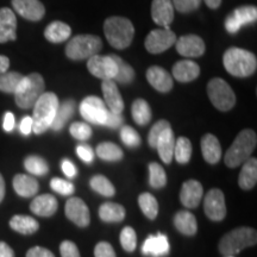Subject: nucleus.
Instances as JSON below:
<instances>
[{
  "label": "nucleus",
  "mask_w": 257,
  "mask_h": 257,
  "mask_svg": "<svg viewBox=\"0 0 257 257\" xmlns=\"http://www.w3.org/2000/svg\"><path fill=\"white\" fill-rule=\"evenodd\" d=\"M176 42V35L170 29H156L146 38V49L152 54H161L168 50Z\"/></svg>",
  "instance_id": "10"
},
{
  "label": "nucleus",
  "mask_w": 257,
  "mask_h": 257,
  "mask_svg": "<svg viewBox=\"0 0 257 257\" xmlns=\"http://www.w3.org/2000/svg\"><path fill=\"white\" fill-rule=\"evenodd\" d=\"M223 64L231 75L236 78H248L256 72L257 60L250 51L233 47L225 51Z\"/></svg>",
  "instance_id": "2"
},
{
  "label": "nucleus",
  "mask_w": 257,
  "mask_h": 257,
  "mask_svg": "<svg viewBox=\"0 0 257 257\" xmlns=\"http://www.w3.org/2000/svg\"><path fill=\"white\" fill-rule=\"evenodd\" d=\"M205 4H206L210 9H218L221 4V0H205Z\"/></svg>",
  "instance_id": "60"
},
{
  "label": "nucleus",
  "mask_w": 257,
  "mask_h": 257,
  "mask_svg": "<svg viewBox=\"0 0 257 257\" xmlns=\"http://www.w3.org/2000/svg\"><path fill=\"white\" fill-rule=\"evenodd\" d=\"M101 88L107 110L114 113H121L124 110V101L117 87V82H114L113 80H104Z\"/></svg>",
  "instance_id": "16"
},
{
  "label": "nucleus",
  "mask_w": 257,
  "mask_h": 257,
  "mask_svg": "<svg viewBox=\"0 0 257 257\" xmlns=\"http://www.w3.org/2000/svg\"><path fill=\"white\" fill-rule=\"evenodd\" d=\"M104 32L112 47L115 49H125L133 42L135 28L127 18L110 17L104 23Z\"/></svg>",
  "instance_id": "4"
},
{
  "label": "nucleus",
  "mask_w": 257,
  "mask_h": 257,
  "mask_svg": "<svg viewBox=\"0 0 257 257\" xmlns=\"http://www.w3.org/2000/svg\"><path fill=\"white\" fill-rule=\"evenodd\" d=\"M240 28L242 27H240L239 23L236 21V18L232 15L227 16L226 21H225V29H226V31L229 34H236V32L239 31Z\"/></svg>",
  "instance_id": "54"
},
{
  "label": "nucleus",
  "mask_w": 257,
  "mask_h": 257,
  "mask_svg": "<svg viewBox=\"0 0 257 257\" xmlns=\"http://www.w3.org/2000/svg\"><path fill=\"white\" fill-rule=\"evenodd\" d=\"M107 112L105 102L98 96H87L80 105V113L83 119L95 125H104Z\"/></svg>",
  "instance_id": "9"
},
{
  "label": "nucleus",
  "mask_w": 257,
  "mask_h": 257,
  "mask_svg": "<svg viewBox=\"0 0 257 257\" xmlns=\"http://www.w3.org/2000/svg\"><path fill=\"white\" fill-rule=\"evenodd\" d=\"M124 123V118L121 117L120 113H114V112L108 111L107 115H106V120L104 125L111 128H118L120 127Z\"/></svg>",
  "instance_id": "51"
},
{
  "label": "nucleus",
  "mask_w": 257,
  "mask_h": 257,
  "mask_svg": "<svg viewBox=\"0 0 257 257\" xmlns=\"http://www.w3.org/2000/svg\"><path fill=\"white\" fill-rule=\"evenodd\" d=\"M99 217L106 223H118L125 218V208L114 202H105L99 208Z\"/></svg>",
  "instance_id": "31"
},
{
  "label": "nucleus",
  "mask_w": 257,
  "mask_h": 257,
  "mask_svg": "<svg viewBox=\"0 0 257 257\" xmlns=\"http://www.w3.org/2000/svg\"><path fill=\"white\" fill-rule=\"evenodd\" d=\"M17 18L11 9H0V43L15 41L17 38Z\"/></svg>",
  "instance_id": "21"
},
{
  "label": "nucleus",
  "mask_w": 257,
  "mask_h": 257,
  "mask_svg": "<svg viewBox=\"0 0 257 257\" xmlns=\"http://www.w3.org/2000/svg\"><path fill=\"white\" fill-rule=\"evenodd\" d=\"M169 249L168 237L163 233H156L146 239L142 246V252L146 256L163 257L168 255Z\"/></svg>",
  "instance_id": "20"
},
{
  "label": "nucleus",
  "mask_w": 257,
  "mask_h": 257,
  "mask_svg": "<svg viewBox=\"0 0 257 257\" xmlns=\"http://www.w3.org/2000/svg\"><path fill=\"white\" fill-rule=\"evenodd\" d=\"M27 257H55L50 250L42 246H34L27 252Z\"/></svg>",
  "instance_id": "53"
},
{
  "label": "nucleus",
  "mask_w": 257,
  "mask_h": 257,
  "mask_svg": "<svg viewBox=\"0 0 257 257\" xmlns=\"http://www.w3.org/2000/svg\"><path fill=\"white\" fill-rule=\"evenodd\" d=\"M74 112H75V101L72 99H67V100L60 102L50 127L54 131H60L67 124V121L73 117Z\"/></svg>",
  "instance_id": "27"
},
{
  "label": "nucleus",
  "mask_w": 257,
  "mask_h": 257,
  "mask_svg": "<svg viewBox=\"0 0 257 257\" xmlns=\"http://www.w3.org/2000/svg\"><path fill=\"white\" fill-rule=\"evenodd\" d=\"M147 80L156 91L167 93L174 86L172 75L162 67L153 66L147 70Z\"/></svg>",
  "instance_id": "19"
},
{
  "label": "nucleus",
  "mask_w": 257,
  "mask_h": 257,
  "mask_svg": "<svg viewBox=\"0 0 257 257\" xmlns=\"http://www.w3.org/2000/svg\"><path fill=\"white\" fill-rule=\"evenodd\" d=\"M23 78L24 75L17 72H6L0 74V91L15 94Z\"/></svg>",
  "instance_id": "33"
},
{
  "label": "nucleus",
  "mask_w": 257,
  "mask_h": 257,
  "mask_svg": "<svg viewBox=\"0 0 257 257\" xmlns=\"http://www.w3.org/2000/svg\"><path fill=\"white\" fill-rule=\"evenodd\" d=\"M32 118L29 117H24L23 119H22L21 124H19V130H21V133L25 135V136H28V135H30L32 133Z\"/></svg>",
  "instance_id": "57"
},
{
  "label": "nucleus",
  "mask_w": 257,
  "mask_h": 257,
  "mask_svg": "<svg viewBox=\"0 0 257 257\" xmlns=\"http://www.w3.org/2000/svg\"><path fill=\"white\" fill-rule=\"evenodd\" d=\"M89 185H91L93 191L99 193V194L104 195V197L111 198L113 197L115 193V189L113 187V185L111 184L110 180L102 175L93 176L91 181H89Z\"/></svg>",
  "instance_id": "40"
},
{
  "label": "nucleus",
  "mask_w": 257,
  "mask_h": 257,
  "mask_svg": "<svg viewBox=\"0 0 257 257\" xmlns=\"http://www.w3.org/2000/svg\"><path fill=\"white\" fill-rule=\"evenodd\" d=\"M16 126V118L12 112H6L4 115V121H3V127L6 133H11Z\"/></svg>",
  "instance_id": "56"
},
{
  "label": "nucleus",
  "mask_w": 257,
  "mask_h": 257,
  "mask_svg": "<svg viewBox=\"0 0 257 257\" xmlns=\"http://www.w3.org/2000/svg\"><path fill=\"white\" fill-rule=\"evenodd\" d=\"M120 138L125 146L136 148L141 144V137L137 131L131 126H123L120 130Z\"/></svg>",
  "instance_id": "45"
},
{
  "label": "nucleus",
  "mask_w": 257,
  "mask_h": 257,
  "mask_svg": "<svg viewBox=\"0 0 257 257\" xmlns=\"http://www.w3.org/2000/svg\"><path fill=\"white\" fill-rule=\"evenodd\" d=\"M236 18L240 27L255 23L257 19V9L255 6H242V8L236 9L231 14Z\"/></svg>",
  "instance_id": "41"
},
{
  "label": "nucleus",
  "mask_w": 257,
  "mask_h": 257,
  "mask_svg": "<svg viewBox=\"0 0 257 257\" xmlns=\"http://www.w3.org/2000/svg\"><path fill=\"white\" fill-rule=\"evenodd\" d=\"M256 242V230L246 226L237 227L220 239L219 251L224 256H234L243 249L255 245Z\"/></svg>",
  "instance_id": "6"
},
{
  "label": "nucleus",
  "mask_w": 257,
  "mask_h": 257,
  "mask_svg": "<svg viewBox=\"0 0 257 257\" xmlns=\"http://www.w3.org/2000/svg\"><path fill=\"white\" fill-rule=\"evenodd\" d=\"M192 156V143L188 138L180 137L175 142L174 157L181 165H186L189 162Z\"/></svg>",
  "instance_id": "38"
},
{
  "label": "nucleus",
  "mask_w": 257,
  "mask_h": 257,
  "mask_svg": "<svg viewBox=\"0 0 257 257\" xmlns=\"http://www.w3.org/2000/svg\"><path fill=\"white\" fill-rule=\"evenodd\" d=\"M50 187L53 188V191H55L56 193L62 195H70L74 193V185L72 182L60 178H54L51 180Z\"/></svg>",
  "instance_id": "48"
},
{
  "label": "nucleus",
  "mask_w": 257,
  "mask_h": 257,
  "mask_svg": "<svg viewBox=\"0 0 257 257\" xmlns=\"http://www.w3.org/2000/svg\"><path fill=\"white\" fill-rule=\"evenodd\" d=\"M256 143L257 137L255 131L250 130V128L240 131L236 140L233 141L232 146L225 154V165L230 168H236V167L243 165L246 160L250 159V155L256 148Z\"/></svg>",
  "instance_id": "3"
},
{
  "label": "nucleus",
  "mask_w": 257,
  "mask_h": 257,
  "mask_svg": "<svg viewBox=\"0 0 257 257\" xmlns=\"http://www.w3.org/2000/svg\"><path fill=\"white\" fill-rule=\"evenodd\" d=\"M205 214L211 220L220 221L226 216V205L223 192L218 188H213L205 195L204 200Z\"/></svg>",
  "instance_id": "12"
},
{
  "label": "nucleus",
  "mask_w": 257,
  "mask_h": 257,
  "mask_svg": "<svg viewBox=\"0 0 257 257\" xmlns=\"http://www.w3.org/2000/svg\"><path fill=\"white\" fill-rule=\"evenodd\" d=\"M131 112H133V118L138 125H146L152 119V110L150 106L144 99H137L134 101L133 107H131Z\"/></svg>",
  "instance_id": "34"
},
{
  "label": "nucleus",
  "mask_w": 257,
  "mask_h": 257,
  "mask_svg": "<svg viewBox=\"0 0 257 257\" xmlns=\"http://www.w3.org/2000/svg\"><path fill=\"white\" fill-rule=\"evenodd\" d=\"M174 225L180 232L186 236H194L198 231V224L194 214L188 211H180L174 217Z\"/></svg>",
  "instance_id": "29"
},
{
  "label": "nucleus",
  "mask_w": 257,
  "mask_h": 257,
  "mask_svg": "<svg viewBox=\"0 0 257 257\" xmlns=\"http://www.w3.org/2000/svg\"><path fill=\"white\" fill-rule=\"evenodd\" d=\"M12 6L19 16L28 21L38 22L46 14L44 5L40 0H12Z\"/></svg>",
  "instance_id": "14"
},
{
  "label": "nucleus",
  "mask_w": 257,
  "mask_h": 257,
  "mask_svg": "<svg viewBox=\"0 0 257 257\" xmlns=\"http://www.w3.org/2000/svg\"><path fill=\"white\" fill-rule=\"evenodd\" d=\"M138 204H140L141 210L143 213L149 218V219H155L159 214V202L154 195L150 193H143L138 198Z\"/></svg>",
  "instance_id": "37"
},
{
  "label": "nucleus",
  "mask_w": 257,
  "mask_h": 257,
  "mask_svg": "<svg viewBox=\"0 0 257 257\" xmlns=\"http://www.w3.org/2000/svg\"><path fill=\"white\" fill-rule=\"evenodd\" d=\"M14 188L21 197L31 198L38 192V182L30 175L18 174L14 179Z\"/></svg>",
  "instance_id": "28"
},
{
  "label": "nucleus",
  "mask_w": 257,
  "mask_h": 257,
  "mask_svg": "<svg viewBox=\"0 0 257 257\" xmlns=\"http://www.w3.org/2000/svg\"><path fill=\"white\" fill-rule=\"evenodd\" d=\"M149 184L153 188H162L167 184V175L165 169L159 163L153 162L149 165Z\"/></svg>",
  "instance_id": "42"
},
{
  "label": "nucleus",
  "mask_w": 257,
  "mask_h": 257,
  "mask_svg": "<svg viewBox=\"0 0 257 257\" xmlns=\"http://www.w3.org/2000/svg\"><path fill=\"white\" fill-rule=\"evenodd\" d=\"M199 74L200 67L191 60L179 61L173 67V76L179 82H191L198 78Z\"/></svg>",
  "instance_id": "22"
},
{
  "label": "nucleus",
  "mask_w": 257,
  "mask_h": 257,
  "mask_svg": "<svg viewBox=\"0 0 257 257\" xmlns=\"http://www.w3.org/2000/svg\"><path fill=\"white\" fill-rule=\"evenodd\" d=\"M60 252L62 257H80L78 246L70 240H64L60 245Z\"/></svg>",
  "instance_id": "49"
},
{
  "label": "nucleus",
  "mask_w": 257,
  "mask_h": 257,
  "mask_svg": "<svg viewBox=\"0 0 257 257\" xmlns=\"http://www.w3.org/2000/svg\"><path fill=\"white\" fill-rule=\"evenodd\" d=\"M152 17L157 25L168 28L174 21V6L172 0H153Z\"/></svg>",
  "instance_id": "18"
},
{
  "label": "nucleus",
  "mask_w": 257,
  "mask_h": 257,
  "mask_svg": "<svg viewBox=\"0 0 257 257\" xmlns=\"http://www.w3.org/2000/svg\"><path fill=\"white\" fill-rule=\"evenodd\" d=\"M225 257H233V256H225Z\"/></svg>",
  "instance_id": "62"
},
{
  "label": "nucleus",
  "mask_w": 257,
  "mask_h": 257,
  "mask_svg": "<svg viewBox=\"0 0 257 257\" xmlns=\"http://www.w3.org/2000/svg\"><path fill=\"white\" fill-rule=\"evenodd\" d=\"M24 167L30 174L37 175V176L46 175L48 170H49V166H48L47 161L42 159L40 156H35V155L28 156L27 159H25Z\"/></svg>",
  "instance_id": "39"
},
{
  "label": "nucleus",
  "mask_w": 257,
  "mask_h": 257,
  "mask_svg": "<svg viewBox=\"0 0 257 257\" xmlns=\"http://www.w3.org/2000/svg\"><path fill=\"white\" fill-rule=\"evenodd\" d=\"M0 257H15L14 250L5 242H0Z\"/></svg>",
  "instance_id": "58"
},
{
  "label": "nucleus",
  "mask_w": 257,
  "mask_h": 257,
  "mask_svg": "<svg viewBox=\"0 0 257 257\" xmlns=\"http://www.w3.org/2000/svg\"><path fill=\"white\" fill-rule=\"evenodd\" d=\"M59 98L55 93L44 92L40 99L34 105V114H32V131L41 135L50 128L55 118L57 107H59Z\"/></svg>",
  "instance_id": "1"
},
{
  "label": "nucleus",
  "mask_w": 257,
  "mask_h": 257,
  "mask_svg": "<svg viewBox=\"0 0 257 257\" xmlns=\"http://www.w3.org/2000/svg\"><path fill=\"white\" fill-rule=\"evenodd\" d=\"M87 68L95 78L104 80H113L117 75V63L112 55L100 56L94 55L87 61Z\"/></svg>",
  "instance_id": "11"
},
{
  "label": "nucleus",
  "mask_w": 257,
  "mask_h": 257,
  "mask_svg": "<svg viewBox=\"0 0 257 257\" xmlns=\"http://www.w3.org/2000/svg\"><path fill=\"white\" fill-rule=\"evenodd\" d=\"M10 67V60L4 55H0V74L8 72Z\"/></svg>",
  "instance_id": "59"
},
{
  "label": "nucleus",
  "mask_w": 257,
  "mask_h": 257,
  "mask_svg": "<svg viewBox=\"0 0 257 257\" xmlns=\"http://www.w3.org/2000/svg\"><path fill=\"white\" fill-rule=\"evenodd\" d=\"M208 98L219 111H230L236 104V95L226 81L220 78L212 79L207 85Z\"/></svg>",
  "instance_id": "8"
},
{
  "label": "nucleus",
  "mask_w": 257,
  "mask_h": 257,
  "mask_svg": "<svg viewBox=\"0 0 257 257\" xmlns=\"http://www.w3.org/2000/svg\"><path fill=\"white\" fill-rule=\"evenodd\" d=\"M76 154L86 163H91L94 160V153H93L92 148L87 144H80V146L76 147Z\"/></svg>",
  "instance_id": "52"
},
{
  "label": "nucleus",
  "mask_w": 257,
  "mask_h": 257,
  "mask_svg": "<svg viewBox=\"0 0 257 257\" xmlns=\"http://www.w3.org/2000/svg\"><path fill=\"white\" fill-rule=\"evenodd\" d=\"M44 88H46V83L41 74L31 73L24 76L15 93L18 107L24 108V110L34 107L40 96L44 93Z\"/></svg>",
  "instance_id": "5"
},
{
  "label": "nucleus",
  "mask_w": 257,
  "mask_h": 257,
  "mask_svg": "<svg viewBox=\"0 0 257 257\" xmlns=\"http://www.w3.org/2000/svg\"><path fill=\"white\" fill-rule=\"evenodd\" d=\"M115 63H117V75L114 76L113 81L119 83H130L134 81L136 73L130 64H127L124 60H121L119 56L112 55Z\"/></svg>",
  "instance_id": "36"
},
{
  "label": "nucleus",
  "mask_w": 257,
  "mask_h": 257,
  "mask_svg": "<svg viewBox=\"0 0 257 257\" xmlns=\"http://www.w3.org/2000/svg\"><path fill=\"white\" fill-rule=\"evenodd\" d=\"M96 155L101 160L108 162H115L123 159V150L117 144L111 142H104L96 147Z\"/></svg>",
  "instance_id": "35"
},
{
  "label": "nucleus",
  "mask_w": 257,
  "mask_h": 257,
  "mask_svg": "<svg viewBox=\"0 0 257 257\" xmlns=\"http://www.w3.org/2000/svg\"><path fill=\"white\" fill-rule=\"evenodd\" d=\"M69 133L72 136L78 141H88L92 136V128L88 124L86 123H80V121H75L70 125Z\"/></svg>",
  "instance_id": "44"
},
{
  "label": "nucleus",
  "mask_w": 257,
  "mask_h": 257,
  "mask_svg": "<svg viewBox=\"0 0 257 257\" xmlns=\"http://www.w3.org/2000/svg\"><path fill=\"white\" fill-rule=\"evenodd\" d=\"M94 256L95 257H117L113 248L110 243L107 242H100L95 245L94 249Z\"/></svg>",
  "instance_id": "50"
},
{
  "label": "nucleus",
  "mask_w": 257,
  "mask_h": 257,
  "mask_svg": "<svg viewBox=\"0 0 257 257\" xmlns=\"http://www.w3.org/2000/svg\"><path fill=\"white\" fill-rule=\"evenodd\" d=\"M204 189L202 186L197 180H188L182 185L181 192H180V200L182 205L187 208H195L200 204Z\"/></svg>",
  "instance_id": "17"
},
{
  "label": "nucleus",
  "mask_w": 257,
  "mask_h": 257,
  "mask_svg": "<svg viewBox=\"0 0 257 257\" xmlns=\"http://www.w3.org/2000/svg\"><path fill=\"white\" fill-rule=\"evenodd\" d=\"M66 216L79 227H86L89 224V211L87 205L79 198H70L66 202Z\"/></svg>",
  "instance_id": "15"
},
{
  "label": "nucleus",
  "mask_w": 257,
  "mask_h": 257,
  "mask_svg": "<svg viewBox=\"0 0 257 257\" xmlns=\"http://www.w3.org/2000/svg\"><path fill=\"white\" fill-rule=\"evenodd\" d=\"M201 153L206 162L216 165L221 159V147L219 141L213 135L207 134L201 138Z\"/></svg>",
  "instance_id": "23"
},
{
  "label": "nucleus",
  "mask_w": 257,
  "mask_h": 257,
  "mask_svg": "<svg viewBox=\"0 0 257 257\" xmlns=\"http://www.w3.org/2000/svg\"><path fill=\"white\" fill-rule=\"evenodd\" d=\"M102 48V42L94 35H79L69 41L66 47V55L70 60L80 61L98 55Z\"/></svg>",
  "instance_id": "7"
},
{
  "label": "nucleus",
  "mask_w": 257,
  "mask_h": 257,
  "mask_svg": "<svg viewBox=\"0 0 257 257\" xmlns=\"http://www.w3.org/2000/svg\"><path fill=\"white\" fill-rule=\"evenodd\" d=\"M176 50L180 55L186 57H200L205 54L206 47L201 37L197 35H187L176 40Z\"/></svg>",
  "instance_id": "13"
},
{
  "label": "nucleus",
  "mask_w": 257,
  "mask_h": 257,
  "mask_svg": "<svg viewBox=\"0 0 257 257\" xmlns=\"http://www.w3.org/2000/svg\"><path fill=\"white\" fill-rule=\"evenodd\" d=\"M173 6L176 11L181 14H189L200 8L201 0H172Z\"/></svg>",
  "instance_id": "47"
},
{
  "label": "nucleus",
  "mask_w": 257,
  "mask_h": 257,
  "mask_svg": "<svg viewBox=\"0 0 257 257\" xmlns=\"http://www.w3.org/2000/svg\"><path fill=\"white\" fill-rule=\"evenodd\" d=\"M10 226H11L12 230L17 231V232L22 234H32L38 230L40 224H38L37 220H35L32 217L17 214V216L11 218V220H10Z\"/></svg>",
  "instance_id": "32"
},
{
  "label": "nucleus",
  "mask_w": 257,
  "mask_h": 257,
  "mask_svg": "<svg viewBox=\"0 0 257 257\" xmlns=\"http://www.w3.org/2000/svg\"><path fill=\"white\" fill-rule=\"evenodd\" d=\"M61 168H62L64 175H66L67 178L73 179L74 176L76 175V168H75V166H74L73 163L70 162L69 160L64 159V160L62 161V163H61Z\"/></svg>",
  "instance_id": "55"
},
{
  "label": "nucleus",
  "mask_w": 257,
  "mask_h": 257,
  "mask_svg": "<svg viewBox=\"0 0 257 257\" xmlns=\"http://www.w3.org/2000/svg\"><path fill=\"white\" fill-rule=\"evenodd\" d=\"M57 200L51 194H43L35 198L30 205V210L36 216L51 217L57 211Z\"/></svg>",
  "instance_id": "24"
},
{
  "label": "nucleus",
  "mask_w": 257,
  "mask_h": 257,
  "mask_svg": "<svg viewBox=\"0 0 257 257\" xmlns=\"http://www.w3.org/2000/svg\"><path fill=\"white\" fill-rule=\"evenodd\" d=\"M168 127H170V124L167 120H159L155 125H154L152 130H150L149 137H148V142H149L150 147H157V142H159V138L161 137V135L165 133V130H167Z\"/></svg>",
  "instance_id": "46"
},
{
  "label": "nucleus",
  "mask_w": 257,
  "mask_h": 257,
  "mask_svg": "<svg viewBox=\"0 0 257 257\" xmlns=\"http://www.w3.org/2000/svg\"><path fill=\"white\" fill-rule=\"evenodd\" d=\"M120 243L121 246L125 251L133 252L135 249H136L137 245V237H136V232L133 227L126 226L121 230L120 232Z\"/></svg>",
  "instance_id": "43"
},
{
  "label": "nucleus",
  "mask_w": 257,
  "mask_h": 257,
  "mask_svg": "<svg viewBox=\"0 0 257 257\" xmlns=\"http://www.w3.org/2000/svg\"><path fill=\"white\" fill-rule=\"evenodd\" d=\"M70 34H72V29L69 25L59 21L50 23L44 31V36L51 43H61V42L67 41L70 37Z\"/></svg>",
  "instance_id": "30"
},
{
  "label": "nucleus",
  "mask_w": 257,
  "mask_h": 257,
  "mask_svg": "<svg viewBox=\"0 0 257 257\" xmlns=\"http://www.w3.org/2000/svg\"><path fill=\"white\" fill-rule=\"evenodd\" d=\"M257 182V160L255 157L252 159H248L244 162L243 168L239 173V179L238 184L239 187L244 189V191H248L255 187Z\"/></svg>",
  "instance_id": "26"
},
{
  "label": "nucleus",
  "mask_w": 257,
  "mask_h": 257,
  "mask_svg": "<svg viewBox=\"0 0 257 257\" xmlns=\"http://www.w3.org/2000/svg\"><path fill=\"white\" fill-rule=\"evenodd\" d=\"M174 148H175L174 134H173L172 127H168L167 130H165V133L161 135L156 147L161 160H162L166 165H169V163L172 162L173 157H174Z\"/></svg>",
  "instance_id": "25"
},
{
  "label": "nucleus",
  "mask_w": 257,
  "mask_h": 257,
  "mask_svg": "<svg viewBox=\"0 0 257 257\" xmlns=\"http://www.w3.org/2000/svg\"><path fill=\"white\" fill-rule=\"evenodd\" d=\"M5 197V181L3 175L0 174V202L3 201V199Z\"/></svg>",
  "instance_id": "61"
}]
</instances>
